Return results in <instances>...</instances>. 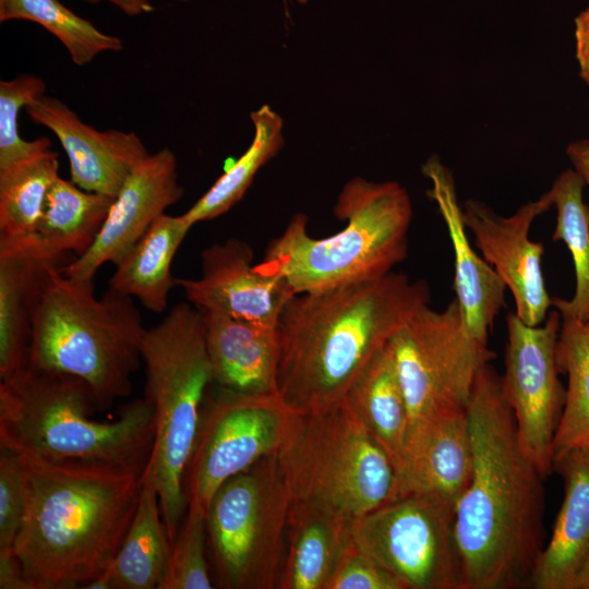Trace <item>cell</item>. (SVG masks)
Returning a JSON list of instances; mask_svg holds the SVG:
<instances>
[{
  "label": "cell",
  "mask_w": 589,
  "mask_h": 589,
  "mask_svg": "<svg viewBox=\"0 0 589 589\" xmlns=\"http://www.w3.org/2000/svg\"><path fill=\"white\" fill-rule=\"evenodd\" d=\"M467 416L472 474L454 524L462 589L530 586L544 549L545 477L520 445L502 376L490 364L474 378Z\"/></svg>",
  "instance_id": "1"
},
{
  "label": "cell",
  "mask_w": 589,
  "mask_h": 589,
  "mask_svg": "<svg viewBox=\"0 0 589 589\" xmlns=\"http://www.w3.org/2000/svg\"><path fill=\"white\" fill-rule=\"evenodd\" d=\"M17 456L25 509L12 548L24 573L34 589L82 588L115 558L144 468Z\"/></svg>",
  "instance_id": "2"
},
{
  "label": "cell",
  "mask_w": 589,
  "mask_h": 589,
  "mask_svg": "<svg viewBox=\"0 0 589 589\" xmlns=\"http://www.w3.org/2000/svg\"><path fill=\"white\" fill-rule=\"evenodd\" d=\"M423 280L382 277L291 297L277 324V395L296 413L326 409L422 306Z\"/></svg>",
  "instance_id": "3"
},
{
  "label": "cell",
  "mask_w": 589,
  "mask_h": 589,
  "mask_svg": "<svg viewBox=\"0 0 589 589\" xmlns=\"http://www.w3.org/2000/svg\"><path fill=\"white\" fill-rule=\"evenodd\" d=\"M97 411L83 380L27 365L0 382V447L47 459L145 468L154 443L149 401L124 404L110 422L93 418Z\"/></svg>",
  "instance_id": "4"
},
{
  "label": "cell",
  "mask_w": 589,
  "mask_h": 589,
  "mask_svg": "<svg viewBox=\"0 0 589 589\" xmlns=\"http://www.w3.org/2000/svg\"><path fill=\"white\" fill-rule=\"evenodd\" d=\"M334 213L346 226L320 239L309 233L305 215H294L256 267L284 278L298 294L375 279L406 259L412 205L398 182L353 178Z\"/></svg>",
  "instance_id": "5"
},
{
  "label": "cell",
  "mask_w": 589,
  "mask_h": 589,
  "mask_svg": "<svg viewBox=\"0 0 589 589\" xmlns=\"http://www.w3.org/2000/svg\"><path fill=\"white\" fill-rule=\"evenodd\" d=\"M51 276L33 314L28 364L74 375L92 388L100 411L132 392L146 328L133 298L94 280Z\"/></svg>",
  "instance_id": "6"
},
{
  "label": "cell",
  "mask_w": 589,
  "mask_h": 589,
  "mask_svg": "<svg viewBox=\"0 0 589 589\" xmlns=\"http://www.w3.org/2000/svg\"><path fill=\"white\" fill-rule=\"evenodd\" d=\"M141 354L145 398L154 413V443L143 481L158 494L172 544L187 512L185 472L214 384L202 312L190 302L176 304L161 322L146 329Z\"/></svg>",
  "instance_id": "7"
},
{
  "label": "cell",
  "mask_w": 589,
  "mask_h": 589,
  "mask_svg": "<svg viewBox=\"0 0 589 589\" xmlns=\"http://www.w3.org/2000/svg\"><path fill=\"white\" fill-rule=\"evenodd\" d=\"M277 457L292 501L354 519L396 496L390 456L342 399L323 410L293 412Z\"/></svg>",
  "instance_id": "8"
},
{
  "label": "cell",
  "mask_w": 589,
  "mask_h": 589,
  "mask_svg": "<svg viewBox=\"0 0 589 589\" xmlns=\"http://www.w3.org/2000/svg\"><path fill=\"white\" fill-rule=\"evenodd\" d=\"M291 503L277 454L262 458L218 488L206 520L221 587L277 588Z\"/></svg>",
  "instance_id": "9"
},
{
  "label": "cell",
  "mask_w": 589,
  "mask_h": 589,
  "mask_svg": "<svg viewBox=\"0 0 589 589\" xmlns=\"http://www.w3.org/2000/svg\"><path fill=\"white\" fill-rule=\"evenodd\" d=\"M293 411L277 394L249 395L217 386L207 393L184 493L188 506L207 513L218 488L264 457L276 455Z\"/></svg>",
  "instance_id": "10"
},
{
  "label": "cell",
  "mask_w": 589,
  "mask_h": 589,
  "mask_svg": "<svg viewBox=\"0 0 589 589\" xmlns=\"http://www.w3.org/2000/svg\"><path fill=\"white\" fill-rule=\"evenodd\" d=\"M456 510L406 494L351 520L353 543L405 589H462Z\"/></svg>",
  "instance_id": "11"
},
{
  "label": "cell",
  "mask_w": 589,
  "mask_h": 589,
  "mask_svg": "<svg viewBox=\"0 0 589 589\" xmlns=\"http://www.w3.org/2000/svg\"><path fill=\"white\" fill-rule=\"evenodd\" d=\"M506 321L503 390L520 445L546 478L553 471V442L566 398L556 362L561 314L551 311L536 326L524 323L515 312Z\"/></svg>",
  "instance_id": "12"
},
{
  "label": "cell",
  "mask_w": 589,
  "mask_h": 589,
  "mask_svg": "<svg viewBox=\"0 0 589 589\" xmlns=\"http://www.w3.org/2000/svg\"><path fill=\"white\" fill-rule=\"evenodd\" d=\"M551 207L549 192L521 205L508 217L478 200L469 199L461 207L476 247L510 291L517 316L531 326L544 322L552 299L542 273L544 248L529 238V230L533 220Z\"/></svg>",
  "instance_id": "13"
},
{
  "label": "cell",
  "mask_w": 589,
  "mask_h": 589,
  "mask_svg": "<svg viewBox=\"0 0 589 589\" xmlns=\"http://www.w3.org/2000/svg\"><path fill=\"white\" fill-rule=\"evenodd\" d=\"M251 245L237 238L214 243L201 253L196 279L178 278L187 300L204 312L277 327L288 300L294 296L286 280L261 272Z\"/></svg>",
  "instance_id": "14"
},
{
  "label": "cell",
  "mask_w": 589,
  "mask_h": 589,
  "mask_svg": "<svg viewBox=\"0 0 589 589\" xmlns=\"http://www.w3.org/2000/svg\"><path fill=\"white\" fill-rule=\"evenodd\" d=\"M182 194L175 154L168 148L149 154L123 182L93 245L75 257L63 273L73 278L94 280L100 266L118 264Z\"/></svg>",
  "instance_id": "15"
},
{
  "label": "cell",
  "mask_w": 589,
  "mask_h": 589,
  "mask_svg": "<svg viewBox=\"0 0 589 589\" xmlns=\"http://www.w3.org/2000/svg\"><path fill=\"white\" fill-rule=\"evenodd\" d=\"M25 110L59 140L70 163L71 181L83 190L116 197L131 171L149 153L133 132L98 131L61 100L43 95Z\"/></svg>",
  "instance_id": "16"
},
{
  "label": "cell",
  "mask_w": 589,
  "mask_h": 589,
  "mask_svg": "<svg viewBox=\"0 0 589 589\" xmlns=\"http://www.w3.org/2000/svg\"><path fill=\"white\" fill-rule=\"evenodd\" d=\"M467 407L408 426L395 462L396 496L418 494L456 510L472 474Z\"/></svg>",
  "instance_id": "17"
},
{
  "label": "cell",
  "mask_w": 589,
  "mask_h": 589,
  "mask_svg": "<svg viewBox=\"0 0 589 589\" xmlns=\"http://www.w3.org/2000/svg\"><path fill=\"white\" fill-rule=\"evenodd\" d=\"M75 257L47 249L34 233L0 235V380L28 364L33 314L53 273Z\"/></svg>",
  "instance_id": "18"
},
{
  "label": "cell",
  "mask_w": 589,
  "mask_h": 589,
  "mask_svg": "<svg viewBox=\"0 0 589 589\" xmlns=\"http://www.w3.org/2000/svg\"><path fill=\"white\" fill-rule=\"evenodd\" d=\"M431 197L445 221L454 250V289L467 330L488 344L495 317L505 305L506 286L494 268L470 245L453 173L437 157L422 167Z\"/></svg>",
  "instance_id": "19"
},
{
  "label": "cell",
  "mask_w": 589,
  "mask_h": 589,
  "mask_svg": "<svg viewBox=\"0 0 589 589\" xmlns=\"http://www.w3.org/2000/svg\"><path fill=\"white\" fill-rule=\"evenodd\" d=\"M201 312L214 384L241 394H277V327Z\"/></svg>",
  "instance_id": "20"
},
{
  "label": "cell",
  "mask_w": 589,
  "mask_h": 589,
  "mask_svg": "<svg viewBox=\"0 0 589 589\" xmlns=\"http://www.w3.org/2000/svg\"><path fill=\"white\" fill-rule=\"evenodd\" d=\"M553 470L563 479L564 498L530 587L574 589L589 554V447L569 450L554 459Z\"/></svg>",
  "instance_id": "21"
},
{
  "label": "cell",
  "mask_w": 589,
  "mask_h": 589,
  "mask_svg": "<svg viewBox=\"0 0 589 589\" xmlns=\"http://www.w3.org/2000/svg\"><path fill=\"white\" fill-rule=\"evenodd\" d=\"M350 518L324 506L292 501L279 589H325L344 550L352 542Z\"/></svg>",
  "instance_id": "22"
},
{
  "label": "cell",
  "mask_w": 589,
  "mask_h": 589,
  "mask_svg": "<svg viewBox=\"0 0 589 589\" xmlns=\"http://www.w3.org/2000/svg\"><path fill=\"white\" fill-rule=\"evenodd\" d=\"M407 326L434 376L467 406L479 370L495 354L467 330L456 298L441 311L422 306Z\"/></svg>",
  "instance_id": "23"
},
{
  "label": "cell",
  "mask_w": 589,
  "mask_h": 589,
  "mask_svg": "<svg viewBox=\"0 0 589 589\" xmlns=\"http://www.w3.org/2000/svg\"><path fill=\"white\" fill-rule=\"evenodd\" d=\"M193 225L183 214L158 217L142 238L116 264L108 288L136 298L154 313H163L177 279L173 257Z\"/></svg>",
  "instance_id": "24"
},
{
  "label": "cell",
  "mask_w": 589,
  "mask_h": 589,
  "mask_svg": "<svg viewBox=\"0 0 589 589\" xmlns=\"http://www.w3.org/2000/svg\"><path fill=\"white\" fill-rule=\"evenodd\" d=\"M387 344L361 370L342 400L395 466L409 418Z\"/></svg>",
  "instance_id": "25"
},
{
  "label": "cell",
  "mask_w": 589,
  "mask_h": 589,
  "mask_svg": "<svg viewBox=\"0 0 589 589\" xmlns=\"http://www.w3.org/2000/svg\"><path fill=\"white\" fill-rule=\"evenodd\" d=\"M170 551L158 494L151 483L143 481L134 517L107 568L113 589H158Z\"/></svg>",
  "instance_id": "26"
},
{
  "label": "cell",
  "mask_w": 589,
  "mask_h": 589,
  "mask_svg": "<svg viewBox=\"0 0 589 589\" xmlns=\"http://www.w3.org/2000/svg\"><path fill=\"white\" fill-rule=\"evenodd\" d=\"M113 200L59 176L49 190L34 235L50 251L79 257L95 242Z\"/></svg>",
  "instance_id": "27"
},
{
  "label": "cell",
  "mask_w": 589,
  "mask_h": 589,
  "mask_svg": "<svg viewBox=\"0 0 589 589\" xmlns=\"http://www.w3.org/2000/svg\"><path fill=\"white\" fill-rule=\"evenodd\" d=\"M561 318L556 362L568 382L553 442V461L569 450L589 447V321Z\"/></svg>",
  "instance_id": "28"
},
{
  "label": "cell",
  "mask_w": 589,
  "mask_h": 589,
  "mask_svg": "<svg viewBox=\"0 0 589 589\" xmlns=\"http://www.w3.org/2000/svg\"><path fill=\"white\" fill-rule=\"evenodd\" d=\"M253 141L183 215L192 224L216 218L237 204L255 175L284 145L283 119L268 105L251 112Z\"/></svg>",
  "instance_id": "29"
},
{
  "label": "cell",
  "mask_w": 589,
  "mask_h": 589,
  "mask_svg": "<svg viewBox=\"0 0 589 589\" xmlns=\"http://www.w3.org/2000/svg\"><path fill=\"white\" fill-rule=\"evenodd\" d=\"M586 187L574 169L558 175L548 191L556 208L553 241H563L572 254L575 269V292L572 299L553 298L561 315L589 321V205L584 201Z\"/></svg>",
  "instance_id": "30"
},
{
  "label": "cell",
  "mask_w": 589,
  "mask_h": 589,
  "mask_svg": "<svg viewBox=\"0 0 589 589\" xmlns=\"http://www.w3.org/2000/svg\"><path fill=\"white\" fill-rule=\"evenodd\" d=\"M58 177V153L52 149L0 170V235L34 233Z\"/></svg>",
  "instance_id": "31"
},
{
  "label": "cell",
  "mask_w": 589,
  "mask_h": 589,
  "mask_svg": "<svg viewBox=\"0 0 589 589\" xmlns=\"http://www.w3.org/2000/svg\"><path fill=\"white\" fill-rule=\"evenodd\" d=\"M31 21L51 33L68 50L72 61L85 65L99 53L119 51V37L106 34L59 0H0V22Z\"/></svg>",
  "instance_id": "32"
},
{
  "label": "cell",
  "mask_w": 589,
  "mask_h": 589,
  "mask_svg": "<svg viewBox=\"0 0 589 589\" xmlns=\"http://www.w3.org/2000/svg\"><path fill=\"white\" fill-rule=\"evenodd\" d=\"M407 323L387 346L405 399L408 426L466 409L434 376Z\"/></svg>",
  "instance_id": "33"
},
{
  "label": "cell",
  "mask_w": 589,
  "mask_h": 589,
  "mask_svg": "<svg viewBox=\"0 0 589 589\" xmlns=\"http://www.w3.org/2000/svg\"><path fill=\"white\" fill-rule=\"evenodd\" d=\"M45 82L34 74L0 82V170L51 151V141L46 136L22 139L17 122L22 108L45 95Z\"/></svg>",
  "instance_id": "34"
},
{
  "label": "cell",
  "mask_w": 589,
  "mask_h": 589,
  "mask_svg": "<svg viewBox=\"0 0 589 589\" xmlns=\"http://www.w3.org/2000/svg\"><path fill=\"white\" fill-rule=\"evenodd\" d=\"M206 533V513L199 507L188 506L171 544L167 569L158 589L213 588L205 555Z\"/></svg>",
  "instance_id": "35"
},
{
  "label": "cell",
  "mask_w": 589,
  "mask_h": 589,
  "mask_svg": "<svg viewBox=\"0 0 589 589\" xmlns=\"http://www.w3.org/2000/svg\"><path fill=\"white\" fill-rule=\"evenodd\" d=\"M325 589H405L353 541L344 550Z\"/></svg>",
  "instance_id": "36"
},
{
  "label": "cell",
  "mask_w": 589,
  "mask_h": 589,
  "mask_svg": "<svg viewBox=\"0 0 589 589\" xmlns=\"http://www.w3.org/2000/svg\"><path fill=\"white\" fill-rule=\"evenodd\" d=\"M25 509V492L17 454L0 447V548L12 546Z\"/></svg>",
  "instance_id": "37"
},
{
  "label": "cell",
  "mask_w": 589,
  "mask_h": 589,
  "mask_svg": "<svg viewBox=\"0 0 589 589\" xmlns=\"http://www.w3.org/2000/svg\"><path fill=\"white\" fill-rule=\"evenodd\" d=\"M0 588L34 589L12 546L0 548Z\"/></svg>",
  "instance_id": "38"
},
{
  "label": "cell",
  "mask_w": 589,
  "mask_h": 589,
  "mask_svg": "<svg viewBox=\"0 0 589 589\" xmlns=\"http://www.w3.org/2000/svg\"><path fill=\"white\" fill-rule=\"evenodd\" d=\"M575 52L579 75L589 72V7L575 17Z\"/></svg>",
  "instance_id": "39"
},
{
  "label": "cell",
  "mask_w": 589,
  "mask_h": 589,
  "mask_svg": "<svg viewBox=\"0 0 589 589\" xmlns=\"http://www.w3.org/2000/svg\"><path fill=\"white\" fill-rule=\"evenodd\" d=\"M566 156L573 169L582 178L589 188V139L572 142L566 147Z\"/></svg>",
  "instance_id": "40"
},
{
  "label": "cell",
  "mask_w": 589,
  "mask_h": 589,
  "mask_svg": "<svg viewBox=\"0 0 589 589\" xmlns=\"http://www.w3.org/2000/svg\"><path fill=\"white\" fill-rule=\"evenodd\" d=\"M85 2L96 4L101 1H107L115 7H117L119 10H121L124 14L130 16L140 15L143 13H149L154 10L153 4L149 0H83Z\"/></svg>",
  "instance_id": "41"
},
{
  "label": "cell",
  "mask_w": 589,
  "mask_h": 589,
  "mask_svg": "<svg viewBox=\"0 0 589 589\" xmlns=\"http://www.w3.org/2000/svg\"><path fill=\"white\" fill-rule=\"evenodd\" d=\"M574 589H589V554L577 575Z\"/></svg>",
  "instance_id": "42"
},
{
  "label": "cell",
  "mask_w": 589,
  "mask_h": 589,
  "mask_svg": "<svg viewBox=\"0 0 589 589\" xmlns=\"http://www.w3.org/2000/svg\"><path fill=\"white\" fill-rule=\"evenodd\" d=\"M580 77L582 79V81L588 85L589 87V72L586 73V74H582L580 75Z\"/></svg>",
  "instance_id": "43"
},
{
  "label": "cell",
  "mask_w": 589,
  "mask_h": 589,
  "mask_svg": "<svg viewBox=\"0 0 589 589\" xmlns=\"http://www.w3.org/2000/svg\"><path fill=\"white\" fill-rule=\"evenodd\" d=\"M284 1H287V0H284ZM296 2L300 3V4H304L308 2V0H294Z\"/></svg>",
  "instance_id": "44"
}]
</instances>
